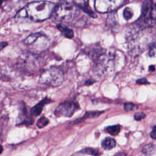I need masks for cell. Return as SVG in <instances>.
<instances>
[{
  "label": "cell",
  "instance_id": "cell-15",
  "mask_svg": "<svg viewBox=\"0 0 156 156\" xmlns=\"http://www.w3.org/2000/svg\"><path fill=\"white\" fill-rule=\"evenodd\" d=\"M79 154H88V155H97L98 154V151L95 150L93 148H85L83 149L79 152Z\"/></svg>",
  "mask_w": 156,
  "mask_h": 156
},
{
  "label": "cell",
  "instance_id": "cell-3",
  "mask_svg": "<svg viewBox=\"0 0 156 156\" xmlns=\"http://www.w3.org/2000/svg\"><path fill=\"white\" fill-rule=\"evenodd\" d=\"M77 12V8L74 4L63 0L54 8L53 15L57 20L68 23L73 20Z\"/></svg>",
  "mask_w": 156,
  "mask_h": 156
},
{
  "label": "cell",
  "instance_id": "cell-13",
  "mask_svg": "<svg viewBox=\"0 0 156 156\" xmlns=\"http://www.w3.org/2000/svg\"><path fill=\"white\" fill-rule=\"evenodd\" d=\"M107 132L112 135H117L121 130V127L119 125H113L108 126L106 128Z\"/></svg>",
  "mask_w": 156,
  "mask_h": 156
},
{
  "label": "cell",
  "instance_id": "cell-5",
  "mask_svg": "<svg viewBox=\"0 0 156 156\" xmlns=\"http://www.w3.org/2000/svg\"><path fill=\"white\" fill-rule=\"evenodd\" d=\"M139 24L143 27H152L156 24V5L151 0H145Z\"/></svg>",
  "mask_w": 156,
  "mask_h": 156
},
{
  "label": "cell",
  "instance_id": "cell-14",
  "mask_svg": "<svg viewBox=\"0 0 156 156\" xmlns=\"http://www.w3.org/2000/svg\"><path fill=\"white\" fill-rule=\"evenodd\" d=\"M49 123V119L45 116L41 117L37 122V126L39 129H42L44 127Z\"/></svg>",
  "mask_w": 156,
  "mask_h": 156
},
{
  "label": "cell",
  "instance_id": "cell-7",
  "mask_svg": "<svg viewBox=\"0 0 156 156\" xmlns=\"http://www.w3.org/2000/svg\"><path fill=\"white\" fill-rule=\"evenodd\" d=\"M79 108V103L74 100L65 101L60 104L54 110L57 117H71Z\"/></svg>",
  "mask_w": 156,
  "mask_h": 156
},
{
  "label": "cell",
  "instance_id": "cell-6",
  "mask_svg": "<svg viewBox=\"0 0 156 156\" xmlns=\"http://www.w3.org/2000/svg\"><path fill=\"white\" fill-rule=\"evenodd\" d=\"M24 43L31 49L35 51H42L46 49L49 45L48 38L43 34L37 32L32 34L26 37Z\"/></svg>",
  "mask_w": 156,
  "mask_h": 156
},
{
  "label": "cell",
  "instance_id": "cell-2",
  "mask_svg": "<svg viewBox=\"0 0 156 156\" xmlns=\"http://www.w3.org/2000/svg\"><path fill=\"white\" fill-rule=\"evenodd\" d=\"M116 53L112 51L106 53L104 52L95 60L93 66L94 72L100 76L112 73L116 69L117 62Z\"/></svg>",
  "mask_w": 156,
  "mask_h": 156
},
{
  "label": "cell",
  "instance_id": "cell-24",
  "mask_svg": "<svg viewBox=\"0 0 156 156\" xmlns=\"http://www.w3.org/2000/svg\"><path fill=\"white\" fill-rule=\"evenodd\" d=\"M149 69L151 71H154L155 68V66L154 65H150L149 67Z\"/></svg>",
  "mask_w": 156,
  "mask_h": 156
},
{
  "label": "cell",
  "instance_id": "cell-10",
  "mask_svg": "<svg viewBox=\"0 0 156 156\" xmlns=\"http://www.w3.org/2000/svg\"><path fill=\"white\" fill-rule=\"evenodd\" d=\"M51 100L48 98H44L42 101H40L38 104H37L35 105H34L30 108V111L32 115L34 116H38L41 113L44 106L49 103H51Z\"/></svg>",
  "mask_w": 156,
  "mask_h": 156
},
{
  "label": "cell",
  "instance_id": "cell-16",
  "mask_svg": "<svg viewBox=\"0 0 156 156\" xmlns=\"http://www.w3.org/2000/svg\"><path fill=\"white\" fill-rule=\"evenodd\" d=\"M154 145L152 144H146L145 145L143 149H142V152L144 154H146V155H149V154H151L152 152H153V150H154Z\"/></svg>",
  "mask_w": 156,
  "mask_h": 156
},
{
  "label": "cell",
  "instance_id": "cell-8",
  "mask_svg": "<svg viewBox=\"0 0 156 156\" xmlns=\"http://www.w3.org/2000/svg\"><path fill=\"white\" fill-rule=\"evenodd\" d=\"M126 0H95L94 7L97 12L106 13L117 9Z\"/></svg>",
  "mask_w": 156,
  "mask_h": 156
},
{
  "label": "cell",
  "instance_id": "cell-12",
  "mask_svg": "<svg viewBox=\"0 0 156 156\" xmlns=\"http://www.w3.org/2000/svg\"><path fill=\"white\" fill-rule=\"evenodd\" d=\"M116 143L115 140L110 137L105 138L104 140H102L101 143V146L105 150L112 149L116 146Z\"/></svg>",
  "mask_w": 156,
  "mask_h": 156
},
{
  "label": "cell",
  "instance_id": "cell-22",
  "mask_svg": "<svg viewBox=\"0 0 156 156\" xmlns=\"http://www.w3.org/2000/svg\"><path fill=\"white\" fill-rule=\"evenodd\" d=\"M150 135H151V137L152 139L156 140V126H155L153 127V129H152V131L150 133Z\"/></svg>",
  "mask_w": 156,
  "mask_h": 156
},
{
  "label": "cell",
  "instance_id": "cell-11",
  "mask_svg": "<svg viewBox=\"0 0 156 156\" xmlns=\"http://www.w3.org/2000/svg\"><path fill=\"white\" fill-rule=\"evenodd\" d=\"M57 27L58 29L61 32V33L64 35L65 37L68 38H72L74 37V32L73 31L67 26L62 24H58L57 25Z\"/></svg>",
  "mask_w": 156,
  "mask_h": 156
},
{
  "label": "cell",
  "instance_id": "cell-9",
  "mask_svg": "<svg viewBox=\"0 0 156 156\" xmlns=\"http://www.w3.org/2000/svg\"><path fill=\"white\" fill-rule=\"evenodd\" d=\"M34 121V119L30 109L29 110L28 108L25 103H22V105L20 106V113L16 119V125H30L33 124Z\"/></svg>",
  "mask_w": 156,
  "mask_h": 156
},
{
  "label": "cell",
  "instance_id": "cell-20",
  "mask_svg": "<svg viewBox=\"0 0 156 156\" xmlns=\"http://www.w3.org/2000/svg\"><path fill=\"white\" fill-rule=\"evenodd\" d=\"M146 116L145 113H144L143 112H139V113H136L134 115V119L136 121H140L142 119L144 118Z\"/></svg>",
  "mask_w": 156,
  "mask_h": 156
},
{
  "label": "cell",
  "instance_id": "cell-23",
  "mask_svg": "<svg viewBox=\"0 0 156 156\" xmlns=\"http://www.w3.org/2000/svg\"><path fill=\"white\" fill-rule=\"evenodd\" d=\"M7 45V43H6V42H1V49H2Z\"/></svg>",
  "mask_w": 156,
  "mask_h": 156
},
{
  "label": "cell",
  "instance_id": "cell-21",
  "mask_svg": "<svg viewBox=\"0 0 156 156\" xmlns=\"http://www.w3.org/2000/svg\"><path fill=\"white\" fill-rule=\"evenodd\" d=\"M137 83L139 84H148L149 82L147 81V80L146 78H141L140 79H138L136 81Z\"/></svg>",
  "mask_w": 156,
  "mask_h": 156
},
{
  "label": "cell",
  "instance_id": "cell-19",
  "mask_svg": "<svg viewBox=\"0 0 156 156\" xmlns=\"http://www.w3.org/2000/svg\"><path fill=\"white\" fill-rule=\"evenodd\" d=\"M102 112H87L85 113V115L83 116L82 118V119L85 118H91V117H94V116H98L100 114L102 113Z\"/></svg>",
  "mask_w": 156,
  "mask_h": 156
},
{
  "label": "cell",
  "instance_id": "cell-18",
  "mask_svg": "<svg viewBox=\"0 0 156 156\" xmlns=\"http://www.w3.org/2000/svg\"><path fill=\"white\" fill-rule=\"evenodd\" d=\"M137 105L131 102H127L124 105V108L126 112H130L137 109Z\"/></svg>",
  "mask_w": 156,
  "mask_h": 156
},
{
  "label": "cell",
  "instance_id": "cell-4",
  "mask_svg": "<svg viewBox=\"0 0 156 156\" xmlns=\"http://www.w3.org/2000/svg\"><path fill=\"white\" fill-rule=\"evenodd\" d=\"M64 79L62 71L57 68H51L43 71L39 77V81L41 83L51 87L60 86Z\"/></svg>",
  "mask_w": 156,
  "mask_h": 156
},
{
  "label": "cell",
  "instance_id": "cell-1",
  "mask_svg": "<svg viewBox=\"0 0 156 156\" xmlns=\"http://www.w3.org/2000/svg\"><path fill=\"white\" fill-rule=\"evenodd\" d=\"M54 4L47 1H40L28 4L16 15V21H41L48 19L53 13Z\"/></svg>",
  "mask_w": 156,
  "mask_h": 156
},
{
  "label": "cell",
  "instance_id": "cell-17",
  "mask_svg": "<svg viewBox=\"0 0 156 156\" xmlns=\"http://www.w3.org/2000/svg\"><path fill=\"white\" fill-rule=\"evenodd\" d=\"M123 16L125 20H130L132 16H133V12L132 10L129 8V7H126L123 12Z\"/></svg>",
  "mask_w": 156,
  "mask_h": 156
}]
</instances>
